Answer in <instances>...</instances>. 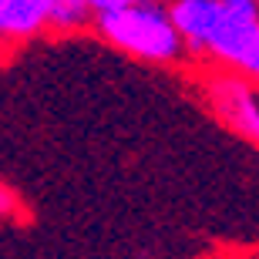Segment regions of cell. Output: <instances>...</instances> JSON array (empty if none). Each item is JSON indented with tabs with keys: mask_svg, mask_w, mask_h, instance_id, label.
Masks as SVG:
<instances>
[{
	"mask_svg": "<svg viewBox=\"0 0 259 259\" xmlns=\"http://www.w3.org/2000/svg\"><path fill=\"white\" fill-rule=\"evenodd\" d=\"M168 14L189 54L242 77L259 74V0H172Z\"/></svg>",
	"mask_w": 259,
	"mask_h": 259,
	"instance_id": "1",
	"label": "cell"
},
{
	"mask_svg": "<svg viewBox=\"0 0 259 259\" xmlns=\"http://www.w3.org/2000/svg\"><path fill=\"white\" fill-rule=\"evenodd\" d=\"M205 101H209V111L232 135H239L252 145L259 142V98L252 77H242L236 71L212 74L205 81Z\"/></svg>",
	"mask_w": 259,
	"mask_h": 259,
	"instance_id": "3",
	"label": "cell"
},
{
	"mask_svg": "<svg viewBox=\"0 0 259 259\" xmlns=\"http://www.w3.org/2000/svg\"><path fill=\"white\" fill-rule=\"evenodd\" d=\"M125 4H135V0H48V27L54 30L84 27L98 14L125 7Z\"/></svg>",
	"mask_w": 259,
	"mask_h": 259,
	"instance_id": "5",
	"label": "cell"
},
{
	"mask_svg": "<svg viewBox=\"0 0 259 259\" xmlns=\"http://www.w3.org/2000/svg\"><path fill=\"white\" fill-rule=\"evenodd\" d=\"M155 4H168V0H155Z\"/></svg>",
	"mask_w": 259,
	"mask_h": 259,
	"instance_id": "6",
	"label": "cell"
},
{
	"mask_svg": "<svg viewBox=\"0 0 259 259\" xmlns=\"http://www.w3.org/2000/svg\"><path fill=\"white\" fill-rule=\"evenodd\" d=\"M95 27L111 48H118L128 58L148 61V64H172L185 54L168 4L135 0V4L98 14Z\"/></svg>",
	"mask_w": 259,
	"mask_h": 259,
	"instance_id": "2",
	"label": "cell"
},
{
	"mask_svg": "<svg viewBox=\"0 0 259 259\" xmlns=\"http://www.w3.org/2000/svg\"><path fill=\"white\" fill-rule=\"evenodd\" d=\"M48 30V0H0V40H27Z\"/></svg>",
	"mask_w": 259,
	"mask_h": 259,
	"instance_id": "4",
	"label": "cell"
}]
</instances>
